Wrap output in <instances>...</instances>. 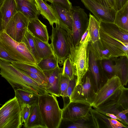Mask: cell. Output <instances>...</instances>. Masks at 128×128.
<instances>
[{"mask_svg":"<svg viewBox=\"0 0 128 128\" xmlns=\"http://www.w3.org/2000/svg\"><path fill=\"white\" fill-rule=\"evenodd\" d=\"M0 75L14 90L21 89L39 95L48 93L45 87L25 74L12 64L0 59Z\"/></svg>","mask_w":128,"mask_h":128,"instance_id":"obj_1","label":"cell"},{"mask_svg":"<svg viewBox=\"0 0 128 128\" xmlns=\"http://www.w3.org/2000/svg\"><path fill=\"white\" fill-rule=\"evenodd\" d=\"M56 97L49 94L38 96V107L47 128H58L62 119V110L59 107Z\"/></svg>","mask_w":128,"mask_h":128,"instance_id":"obj_2","label":"cell"},{"mask_svg":"<svg viewBox=\"0 0 128 128\" xmlns=\"http://www.w3.org/2000/svg\"><path fill=\"white\" fill-rule=\"evenodd\" d=\"M68 34L69 48L68 58L71 59L76 69V86L80 83L83 77L89 70L88 50L90 36L88 32L85 40L74 46L72 36Z\"/></svg>","mask_w":128,"mask_h":128,"instance_id":"obj_3","label":"cell"},{"mask_svg":"<svg viewBox=\"0 0 128 128\" xmlns=\"http://www.w3.org/2000/svg\"><path fill=\"white\" fill-rule=\"evenodd\" d=\"M0 42L6 51L18 62L37 65L36 60L25 44L14 40L4 30L0 34Z\"/></svg>","mask_w":128,"mask_h":128,"instance_id":"obj_4","label":"cell"},{"mask_svg":"<svg viewBox=\"0 0 128 128\" xmlns=\"http://www.w3.org/2000/svg\"><path fill=\"white\" fill-rule=\"evenodd\" d=\"M124 87L117 76L114 75L108 79L104 85L96 92L91 106L97 109L115 100Z\"/></svg>","mask_w":128,"mask_h":128,"instance_id":"obj_5","label":"cell"},{"mask_svg":"<svg viewBox=\"0 0 128 128\" xmlns=\"http://www.w3.org/2000/svg\"><path fill=\"white\" fill-rule=\"evenodd\" d=\"M21 107L14 96L0 108V128H20Z\"/></svg>","mask_w":128,"mask_h":128,"instance_id":"obj_6","label":"cell"},{"mask_svg":"<svg viewBox=\"0 0 128 128\" xmlns=\"http://www.w3.org/2000/svg\"><path fill=\"white\" fill-rule=\"evenodd\" d=\"M52 27L51 35L49 36L51 41L50 44L58 63L63 65L64 60L68 58L69 53L68 34L67 32L58 24Z\"/></svg>","mask_w":128,"mask_h":128,"instance_id":"obj_7","label":"cell"},{"mask_svg":"<svg viewBox=\"0 0 128 128\" xmlns=\"http://www.w3.org/2000/svg\"><path fill=\"white\" fill-rule=\"evenodd\" d=\"M96 91L92 76L89 70L80 83L76 86L70 98V102H77L91 106Z\"/></svg>","mask_w":128,"mask_h":128,"instance_id":"obj_8","label":"cell"},{"mask_svg":"<svg viewBox=\"0 0 128 128\" xmlns=\"http://www.w3.org/2000/svg\"><path fill=\"white\" fill-rule=\"evenodd\" d=\"M72 38L74 46L79 44L81 37L88 27L89 17L84 10L79 6H72Z\"/></svg>","mask_w":128,"mask_h":128,"instance_id":"obj_9","label":"cell"},{"mask_svg":"<svg viewBox=\"0 0 128 128\" xmlns=\"http://www.w3.org/2000/svg\"><path fill=\"white\" fill-rule=\"evenodd\" d=\"M29 21L26 17L18 12L10 19L4 30L14 40L22 42L27 30Z\"/></svg>","mask_w":128,"mask_h":128,"instance_id":"obj_10","label":"cell"},{"mask_svg":"<svg viewBox=\"0 0 128 128\" xmlns=\"http://www.w3.org/2000/svg\"><path fill=\"white\" fill-rule=\"evenodd\" d=\"M100 40L112 57H126L128 59V43L123 42L109 35L100 27Z\"/></svg>","mask_w":128,"mask_h":128,"instance_id":"obj_11","label":"cell"},{"mask_svg":"<svg viewBox=\"0 0 128 128\" xmlns=\"http://www.w3.org/2000/svg\"><path fill=\"white\" fill-rule=\"evenodd\" d=\"M90 105L74 102H70L62 109V119L75 121L89 120L91 116Z\"/></svg>","mask_w":128,"mask_h":128,"instance_id":"obj_12","label":"cell"},{"mask_svg":"<svg viewBox=\"0 0 128 128\" xmlns=\"http://www.w3.org/2000/svg\"><path fill=\"white\" fill-rule=\"evenodd\" d=\"M85 7L99 21L114 22L116 11L103 6L94 0H81Z\"/></svg>","mask_w":128,"mask_h":128,"instance_id":"obj_13","label":"cell"},{"mask_svg":"<svg viewBox=\"0 0 128 128\" xmlns=\"http://www.w3.org/2000/svg\"><path fill=\"white\" fill-rule=\"evenodd\" d=\"M62 70V68L58 66L54 69L43 71L46 79V90L49 94L56 97L60 96V81Z\"/></svg>","mask_w":128,"mask_h":128,"instance_id":"obj_14","label":"cell"},{"mask_svg":"<svg viewBox=\"0 0 128 128\" xmlns=\"http://www.w3.org/2000/svg\"><path fill=\"white\" fill-rule=\"evenodd\" d=\"M59 21L58 25L72 36V18L71 11L68 10L56 3L50 4Z\"/></svg>","mask_w":128,"mask_h":128,"instance_id":"obj_15","label":"cell"},{"mask_svg":"<svg viewBox=\"0 0 128 128\" xmlns=\"http://www.w3.org/2000/svg\"><path fill=\"white\" fill-rule=\"evenodd\" d=\"M88 52L90 70L96 92L104 85L108 78L104 76V75L101 74L96 60L92 54L88 50Z\"/></svg>","mask_w":128,"mask_h":128,"instance_id":"obj_16","label":"cell"},{"mask_svg":"<svg viewBox=\"0 0 128 128\" xmlns=\"http://www.w3.org/2000/svg\"><path fill=\"white\" fill-rule=\"evenodd\" d=\"M27 30L34 36L44 42H48L49 36L47 27L38 18L29 20Z\"/></svg>","mask_w":128,"mask_h":128,"instance_id":"obj_17","label":"cell"},{"mask_svg":"<svg viewBox=\"0 0 128 128\" xmlns=\"http://www.w3.org/2000/svg\"><path fill=\"white\" fill-rule=\"evenodd\" d=\"M19 12L29 20L38 18L40 14L35 0H15Z\"/></svg>","mask_w":128,"mask_h":128,"instance_id":"obj_18","label":"cell"},{"mask_svg":"<svg viewBox=\"0 0 128 128\" xmlns=\"http://www.w3.org/2000/svg\"><path fill=\"white\" fill-rule=\"evenodd\" d=\"M99 22L100 27L106 33L123 42L128 43V32L119 28L114 22Z\"/></svg>","mask_w":128,"mask_h":128,"instance_id":"obj_19","label":"cell"},{"mask_svg":"<svg viewBox=\"0 0 128 128\" xmlns=\"http://www.w3.org/2000/svg\"><path fill=\"white\" fill-rule=\"evenodd\" d=\"M0 11L3 29L4 30L12 18L19 12L15 0H4L0 8Z\"/></svg>","mask_w":128,"mask_h":128,"instance_id":"obj_20","label":"cell"},{"mask_svg":"<svg viewBox=\"0 0 128 128\" xmlns=\"http://www.w3.org/2000/svg\"><path fill=\"white\" fill-rule=\"evenodd\" d=\"M25 128H47L42 119L38 103L30 106V114L24 124Z\"/></svg>","mask_w":128,"mask_h":128,"instance_id":"obj_21","label":"cell"},{"mask_svg":"<svg viewBox=\"0 0 128 128\" xmlns=\"http://www.w3.org/2000/svg\"><path fill=\"white\" fill-rule=\"evenodd\" d=\"M37 8L44 18L46 19L52 27L54 24H59L58 20L50 5L44 0H35Z\"/></svg>","mask_w":128,"mask_h":128,"instance_id":"obj_22","label":"cell"},{"mask_svg":"<svg viewBox=\"0 0 128 128\" xmlns=\"http://www.w3.org/2000/svg\"><path fill=\"white\" fill-rule=\"evenodd\" d=\"M88 50L92 53L96 60H108L112 57L110 53L100 40L94 42H89Z\"/></svg>","mask_w":128,"mask_h":128,"instance_id":"obj_23","label":"cell"},{"mask_svg":"<svg viewBox=\"0 0 128 128\" xmlns=\"http://www.w3.org/2000/svg\"><path fill=\"white\" fill-rule=\"evenodd\" d=\"M14 90L15 96L20 107L24 105L30 106L38 103V95L29 91L21 89Z\"/></svg>","mask_w":128,"mask_h":128,"instance_id":"obj_24","label":"cell"},{"mask_svg":"<svg viewBox=\"0 0 128 128\" xmlns=\"http://www.w3.org/2000/svg\"><path fill=\"white\" fill-rule=\"evenodd\" d=\"M118 60L115 61L116 75L120 78L123 86H126L128 81V58L121 56Z\"/></svg>","mask_w":128,"mask_h":128,"instance_id":"obj_25","label":"cell"},{"mask_svg":"<svg viewBox=\"0 0 128 128\" xmlns=\"http://www.w3.org/2000/svg\"><path fill=\"white\" fill-rule=\"evenodd\" d=\"M114 23L119 28L128 32V1L116 12Z\"/></svg>","mask_w":128,"mask_h":128,"instance_id":"obj_26","label":"cell"},{"mask_svg":"<svg viewBox=\"0 0 128 128\" xmlns=\"http://www.w3.org/2000/svg\"><path fill=\"white\" fill-rule=\"evenodd\" d=\"M88 28L90 36L89 42H94L100 40V22L90 13L89 14Z\"/></svg>","mask_w":128,"mask_h":128,"instance_id":"obj_27","label":"cell"},{"mask_svg":"<svg viewBox=\"0 0 128 128\" xmlns=\"http://www.w3.org/2000/svg\"><path fill=\"white\" fill-rule=\"evenodd\" d=\"M34 39L36 51L41 60L54 54L48 42H44L34 36Z\"/></svg>","mask_w":128,"mask_h":128,"instance_id":"obj_28","label":"cell"},{"mask_svg":"<svg viewBox=\"0 0 128 128\" xmlns=\"http://www.w3.org/2000/svg\"><path fill=\"white\" fill-rule=\"evenodd\" d=\"M37 65L42 71L53 70L59 66L58 60L54 54L42 58Z\"/></svg>","mask_w":128,"mask_h":128,"instance_id":"obj_29","label":"cell"},{"mask_svg":"<svg viewBox=\"0 0 128 128\" xmlns=\"http://www.w3.org/2000/svg\"><path fill=\"white\" fill-rule=\"evenodd\" d=\"M16 67L35 74L39 76L46 84V79L45 75L42 71L37 65H34L18 62H13L11 63Z\"/></svg>","mask_w":128,"mask_h":128,"instance_id":"obj_30","label":"cell"},{"mask_svg":"<svg viewBox=\"0 0 128 128\" xmlns=\"http://www.w3.org/2000/svg\"><path fill=\"white\" fill-rule=\"evenodd\" d=\"M22 42L25 44L28 49L34 56L38 63L41 60L38 56L36 48L34 36L28 30Z\"/></svg>","mask_w":128,"mask_h":128,"instance_id":"obj_31","label":"cell"},{"mask_svg":"<svg viewBox=\"0 0 128 128\" xmlns=\"http://www.w3.org/2000/svg\"><path fill=\"white\" fill-rule=\"evenodd\" d=\"M62 68V74L69 78L70 80L73 79L76 76V69L71 59L69 58L64 61Z\"/></svg>","mask_w":128,"mask_h":128,"instance_id":"obj_32","label":"cell"},{"mask_svg":"<svg viewBox=\"0 0 128 128\" xmlns=\"http://www.w3.org/2000/svg\"><path fill=\"white\" fill-rule=\"evenodd\" d=\"M84 120L71 121L62 119L59 128H89L92 127V125L86 123Z\"/></svg>","mask_w":128,"mask_h":128,"instance_id":"obj_33","label":"cell"},{"mask_svg":"<svg viewBox=\"0 0 128 128\" xmlns=\"http://www.w3.org/2000/svg\"><path fill=\"white\" fill-rule=\"evenodd\" d=\"M77 80V76L70 80L68 87L62 97L64 102V107L66 106L70 102V98L72 92L75 86Z\"/></svg>","mask_w":128,"mask_h":128,"instance_id":"obj_34","label":"cell"},{"mask_svg":"<svg viewBox=\"0 0 128 128\" xmlns=\"http://www.w3.org/2000/svg\"><path fill=\"white\" fill-rule=\"evenodd\" d=\"M106 60L103 63V67L106 72L108 75V79L114 75H116V68L115 65L110 60Z\"/></svg>","mask_w":128,"mask_h":128,"instance_id":"obj_35","label":"cell"},{"mask_svg":"<svg viewBox=\"0 0 128 128\" xmlns=\"http://www.w3.org/2000/svg\"><path fill=\"white\" fill-rule=\"evenodd\" d=\"M128 89L124 87L120 95L119 101V106L124 110L128 109Z\"/></svg>","mask_w":128,"mask_h":128,"instance_id":"obj_36","label":"cell"},{"mask_svg":"<svg viewBox=\"0 0 128 128\" xmlns=\"http://www.w3.org/2000/svg\"><path fill=\"white\" fill-rule=\"evenodd\" d=\"M0 59L11 63L13 62H18L15 58L12 56L4 48L0 42Z\"/></svg>","mask_w":128,"mask_h":128,"instance_id":"obj_37","label":"cell"},{"mask_svg":"<svg viewBox=\"0 0 128 128\" xmlns=\"http://www.w3.org/2000/svg\"><path fill=\"white\" fill-rule=\"evenodd\" d=\"M30 106L24 105L21 106L20 116L22 123L25 124L27 121L30 114Z\"/></svg>","mask_w":128,"mask_h":128,"instance_id":"obj_38","label":"cell"},{"mask_svg":"<svg viewBox=\"0 0 128 128\" xmlns=\"http://www.w3.org/2000/svg\"><path fill=\"white\" fill-rule=\"evenodd\" d=\"M46 2L48 1L51 3H56L66 9L71 11L72 7V4L69 0H44Z\"/></svg>","mask_w":128,"mask_h":128,"instance_id":"obj_39","label":"cell"},{"mask_svg":"<svg viewBox=\"0 0 128 128\" xmlns=\"http://www.w3.org/2000/svg\"><path fill=\"white\" fill-rule=\"evenodd\" d=\"M70 79L68 77L61 75L60 81V96L62 97L68 87Z\"/></svg>","mask_w":128,"mask_h":128,"instance_id":"obj_40","label":"cell"},{"mask_svg":"<svg viewBox=\"0 0 128 128\" xmlns=\"http://www.w3.org/2000/svg\"><path fill=\"white\" fill-rule=\"evenodd\" d=\"M17 68L40 84L44 86L45 87L46 83L37 74L22 69Z\"/></svg>","mask_w":128,"mask_h":128,"instance_id":"obj_41","label":"cell"},{"mask_svg":"<svg viewBox=\"0 0 128 128\" xmlns=\"http://www.w3.org/2000/svg\"><path fill=\"white\" fill-rule=\"evenodd\" d=\"M128 112V109H127L120 111L116 116L121 120L122 122L127 125L128 124V120L126 114Z\"/></svg>","mask_w":128,"mask_h":128,"instance_id":"obj_42","label":"cell"},{"mask_svg":"<svg viewBox=\"0 0 128 128\" xmlns=\"http://www.w3.org/2000/svg\"><path fill=\"white\" fill-rule=\"evenodd\" d=\"M108 120L112 128H128L127 126L124 125L116 120L108 118Z\"/></svg>","mask_w":128,"mask_h":128,"instance_id":"obj_43","label":"cell"},{"mask_svg":"<svg viewBox=\"0 0 128 128\" xmlns=\"http://www.w3.org/2000/svg\"><path fill=\"white\" fill-rule=\"evenodd\" d=\"M110 7L116 11L118 10V0H106Z\"/></svg>","mask_w":128,"mask_h":128,"instance_id":"obj_44","label":"cell"},{"mask_svg":"<svg viewBox=\"0 0 128 128\" xmlns=\"http://www.w3.org/2000/svg\"><path fill=\"white\" fill-rule=\"evenodd\" d=\"M128 1V0H118V10L121 8Z\"/></svg>","mask_w":128,"mask_h":128,"instance_id":"obj_45","label":"cell"},{"mask_svg":"<svg viewBox=\"0 0 128 128\" xmlns=\"http://www.w3.org/2000/svg\"><path fill=\"white\" fill-rule=\"evenodd\" d=\"M101 5L108 8H110L106 0H94Z\"/></svg>","mask_w":128,"mask_h":128,"instance_id":"obj_46","label":"cell"},{"mask_svg":"<svg viewBox=\"0 0 128 128\" xmlns=\"http://www.w3.org/2000/svg\"><path fill=\"white\" fill-rule=\"evenodd\" d=\"M88 32V26L86 30L82 35L80 39V42H83L86 38Z\"/></svg>","mask_w":128,"mask_h":128,"instance_id":"obj_47","label":"cell"},{"mask_svg":"<svg viewBox=\"0 0 128 128\" xmlns=\"http://www.w3.org/2000/svg\"><path fill=\"white\" fill-rule=\"evenodd\" d=\"M104 114L112 118L121 121V120L119 118L113 114L106 113Z\"/></svg>","mask_w":128,"mask_h":128,"instance_id":"obj_48","label":"cell"},{"mask_svg":"<svg viewBox=\"0 0 128 128\" xmlns=\"http://www.w3.org/2000/svg\"><path fill=\"white\" fill-rule=\"evenodd\" d=\"M2 28V16L0 12V34L2 32L3 30Z\"/></svg>","mask_w":128,"mask_h":128,"instance_id":"obj_49","label":"cell"},{"mask_svg":"<svg viewBox=\"0 0 128 128\" xmlns=\"http://www.w3.org/2000/svg\"><path fill=\"white\" fill-rule=\"evenodd\" d=\"M4 0H0V8Z\"/></svg>","mask_w":128,"mask_h":128,"instance_id":"obj_50","label":"cell"}]
</instances>
